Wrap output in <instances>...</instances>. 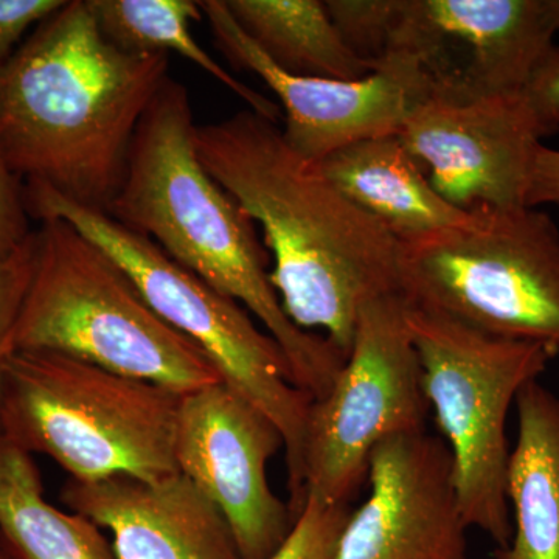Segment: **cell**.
<instances>
[{
	"mask_svg": "<svg viewBox=\"0 0 559 559\" xmlns=\"http://www.w3.org/2000/svg\"><path fill=\"white\" fill-rule=\"evenodd\" d=\"M194 148L263 230L271 283L288 318L322 330L347 355L360 307L403 294L400 241L290 148L278 121L246 109L197 124Z\"/></svg>",
	"mask_w": 559,
	"mask_h": 559,
	"instance_id": "cell-1",
	"label": "cell"
},
{
	"mask_svg": "<svg viewBox=\"0 0 559 559\" xmlns=\"http://www.w3.org/2000/svg\"><path fill=\"white\" fill-rule=\"evenodd\" d=\"M170 55L128 53L69 0L0 66V156L22 182L108 213Z\"/></svg>",
	"mask_w": 559,
	"mask_h": 559,
	"instance_id": "cell-2",
	"label": "cell"
},
{
	"mask_svg": "<svg viewBox=\"0 0 559 559\" xmlns=\"http://www.w3.org/2000/svg\"><path fill=\"white\" fill-rule=\"evenodd\" d=\"M194 130L189 91L168 76L140 121L108 215L252 312L285 353L294 384L322 399L347 355L283 310L255 223L201 164Z\"/></svg>",
	"mask_w": 559,
	"mask_h": 559,
	"instance_id": "cell-3",
	"label": "cell"
},
{
	"mask_svg": "<svg viewBox=\"0 0 559 559\" xmlns=\"http://www.w3.org/2000/svg\"><path fill=\"white\" fill-rule=\"evenodd\" d=\"M33 235L13 352L61 353L179 395L223 382L204 349L160 319L90 238L62 219L40 221Z\"/></svg>",
	"mask_w": 559,
	"mask_h": 559,
	"instance_id": "cell-4",
	"label": "cell"
},
{
	"mask_svg": "<svg viewBox=\"0 0 559 559\" xmlns=\"http://www.w3.org/2000/svg\"><path fill=\"white\" fill-rule=\"evenodd\" d=\"M182 395L61 353L14 352L7 364L0 437L53 459L70 479L179 474Z\"/></svg>",
	"mask_w": 559,
	"mask_h": 559,
	"instance_id": "cell-5",
	"label": "cell"
},
{
	"mask_svg": "<svg viewBox=\"0 0 559 559\" xmlns=\"http://www.w3.org/2000/svg\"><path fill=\"white\" fill-rule=\"evenodd\" d=\"M24 197L31 218L66 221L105 250L160 319L204 349L224 384L277 426L288 471L289 509L299 518L305 506V429L312 400L294 384L277 342L260 331L240 304L108 213L66 200L40 182H24Z\"/></svg>",
	"mask_w": 559,
	"mask_h": 559,
	"instance_id": "cell-6",
	"label": "cell"
},
{
	"mask_svg": "<svg viewBox=\"0 0 559 559\" xmlns=\"http://www.w3.org/2000/svg\"><path fill=\"white\" fill-rule=\"evenodd\" d=\"M400 245L411 305L559 355V229L546 212L476 210L468 226Z\"/></svg>",
	"mask_w": 559,
	"mask_h": 559,
	"instance_id": "cell-7",
	"label": "cell"
},
{
	"mask_svg": "<svg viewBox=\"0 0 559 559\" xmlns=\"http://www.w3.org/2000/svg\"><path fill=\"white\" fill-rule=\"evenodd\" d=\"M407 326L423 370V390L450 448L460 511L469 528L509 546L507 418L518 393L558 356L533 342L489 336L407 301Z\"/></svg>",
	"mask_w": 559,
	"mask_h": 559,
	"instance_id": "cell-8",
	"label": "cell"
},
{
	"mask_svg": "<svg viewBox=\"0 0 559 559\" xmlns=\"http://www.w3.org/2000/svg\"><path fill=\"white\" fill-rule=\"evenodd\" d=\"M406 311L403 294L360 307L344 367L308 412L305 500L349 506L381 441L426 432L430 407Z\"/></svg>",
	"mask_w": 559,
	"mask_h": 559,
	"instance_id": "cell-9",
	"label": "cell"
},
{
	"mask_svg": "<svg viewBox=\"0 0 559 559\" xmlns=\"http://www.w3.org/2000/svg\"><path fill=\"white\" fill-rule=\"evenodd\" d=\"M557 33L559 0H392L384 60L409 61L429 100L469 103L524 91Z\"/></svg>",
	"mask_w": 559,
	"mask_h": 559,
	"instance_id": "cell-10",
	"label": "cell"
},
{
	"mask_svg": "<svg viewBox=\"0 0 559 559\" xmlns=\"http://www.w3.org/2000/svg\"><path fill=\"white\" fill-rule=\"evenodd\" d=\"M282 448L277 426L224 382L182 395L179 473L218 507L241 559H271L296 525L288 502L267 480V463Z\"/></svg>",
	"mask_w": 559,
	"mask_h": 559,
	"instance_id": "cell-11",
	"label": "cell"
},
{
	"mask_svg": "<svg viewBox=\"0 0 559 559\" xmlns=\"http://www.w3.org/2000/svg\"><path fill=\"white\" fill-rule=\"evenodd\" d=\"M216 47L231 66L255 73L285 110L283 135L304 159L318 162L349 143L399 134L428 87L418 70L401 58H385L362 80L294 76L272 64L238 27L224 0H200Z\"/></svg>",
	"mask_w": 559,
	"mask_h": 559,
	"instance_id": "cell-12",
	"label": "cell"
},
{
	"mask_svg": "<svg viewBox=\"0 0 559 559\" xmlns=\"http://www.w3.org/2000/svg\"><path fill=\"white\" fill-rule=\"evenodd\" d=\"M399 135L437 193L455 207L525 205L543 132L522 92L469 103H421Z\"/></svg>",
	"mask_w": 559,
	"mask_h": 559,
	"instance_id": "cell-13",
	"label": "cell"
},
{
	"mask_svg": "<svg viewBox=\"0 0 559 559\" xmlns=\"http://www.w3.org/2000/svg\"><path fill=\"white\" fill-rule=\"evenodd\" d=\"M450 448L440 437L404 433L369 460L370 492L352 510L336 559H466Z\"/></svg>",
	"mask_w": 559,
	"mask_h": 559,
	"instance_id": "cell-14",
	"label": "cell"
},
{
	"mask_svg": "<svg viewBox=\"0 0 559 559\" xmlns=\"http://www.w3.org/2000/svg\"><path fill=\"white\" fill-rule=\"evenodd\" d=\"M61 499L112 533L117 559H241L224 514L180 473L159 481L70 479Z\"/></svg>",
	"mask_w": 559,
	"mask_h": 559,
	"instance_id": "cell-15",
	"label": "cell"
},
{
	"mask_svg": "<svg viewBox=\"0 0 559 559\" xmlns=\"http://www.w3.org/2000/svg\"><path fill=\"white\" fill-rule=\"evenodd\" d=\"M314 164L400 242L459 229L476 219V212L455 207L437 193L399 134L349 143Z\"/></svg>",
	"mask_w": 559,
	"mask_h": 559,
	"instance_id": "cell-16",
	"label": "cell"
},
{
	"mask_svg": "<svg viewBox=\"0 0 559 559\" xmlns=\"http://www.w3.org/2000/svg\"><path fill=\"white\" fill-rule=\"evenodd\" d=\"M518 440L510 452L509 546L495 559H559V396L530 381L518 393Z\"/></svg>",
	"mask_w": 559,
	"mask_h": 559,
	"instance_id": "cell-17",
	"label": "cell"
},
{
	"mask_svg": "<svg viewBox=\"0 0 559 559\" xmlns=\"http://www.w3.org/2000/svg\"><path fill=\"white\" fill-rule=\"evenodd\" d=\"M238 27L283 72L356 81L373 68L360 60L322 0H224Z\"/></svg>",
	"mask_w": 559,
	"mask_h": 559,
	"instance_id": "cell-18",
	"label": "cell"
},
{
	"mask_svg": "<svg viewBox=\"0 0 559 559\" xmlns=\"http://www.w3.org/2000/svg\"><path fill=\"white\" fill-rule=\"evenodd\" d=\"M0 538L16 559H117L94 522L47 502L32 455L2 437Z\"/></svg>",
	"mask_w": 559,
	"mask_h": 559,
	"instance_id": "cell-19",
	"label": "cell"
},
{
	"mask_svg": "<svg viewBox=\"0 0 559 559\" xmlns=\"http://www.w3.org/2000/svg\"><path fill=\"white\" fill-rule=\"evenodd\" d=\"M106 39L138 55L178 53L234 92L249 109L277 121L271 98L241 83L202 49L191 35V22L204 20L200 0H87Z\"/></svg>",
	"mask_w": 559,
	"mask_h": 559,
	"instance_id": "cell-20",
	"label": "cell"
},
{
	"mask_svg": "<svg viewBox=\"0 0 559 559\" xmlns=\"http://www.w3.org/2000/svg\"><path fill=\"white\" fill-rule=\"evenodd\" d=\"M325 5L349 49L377 69L388 50L392 0H325Z\"/></svg>",
	"mask_w": 559,
	"mask_h": 559,
	"instance_id": "cell-21",
	"label": "cell"
},
{
	"mask_svg": "<svg viewBox=\"0 0 559 559\" xmlns=\"http://www.w3.org/2000/svg\"><path fill=\"white\" fill-rule=\"evenodd\" d=\"M349 514V506H323L308 498L289 538L271 559H336Z\"/></svg>",
	"mask_w": 559,
	"mask_h": 559,
	"instance_id": "cell-22",
	"label": "cell"
},
{
	"mask_svg": "<svg viewBox=\"0 0 559 559\" xmlns=\"http://www.w3.org/2000/svg\"><path fill=\"white\" fill-rule=\"evenodd\" d=\"M35 230L11 255L0 259V412L7 364L13 355V334L22 301L27 293L35 257Z\"/></svg>",
	"mask_w": 559,
	"mask_h": 559,
	"instance_id": "cell-23",
	"label": "cell"
},
{
	"mask_svg": "<svg viewBox=\"0 0 559 559\" xmlns=\"http://www.w3.org/2000/svg\"><path fill=\"white\" fill-rule=\"evenodd\" d=\"M32 231L24 182L10 171L0 156V259L20 249Z\"/></svg>",
	"mask_w": 559,
	"mask_h": 559,
	"instance_id": "cell-24",
	"label": "cell"
},
{
	"mask_svg": "<svg viewBox=\"0 0 559 559\" xmlns=\"http://www.w3.org/2000/svg\"><path fill=\"white\" fill-rule=\"evenodd\" d=\"M66 0H0V66L20 49L25 33L57 13Z\"/></svg>",
	"mask_w": 559,
	"mask_h": 559,
	"instance_id": "cell-25",
	"label": "cell"
},
{
	"mask_svg": "<svg viewBox=\"0 0 559 559\" xmlns=\"http://www.w3.org/2000/svg\"><path fill=\"white\" fill-rule=\"evenodd\" d=\"M525 100H527L543 138L559 130V47L547 53L540 61L528 83L525 84Z\"/></svg>",
	"mask_w": 559,
	"mask_h": 559,
	"instance_id": "cell-26",
	"label": "cell"
},
{
	"mask_svg": "<svg viewBox=\"0 0 559 559\" xmlns=\"http://www.w3.org/2000/svg\"><path fill=\"white\" fill-rule=\"evenodd\" d=\"M527 207L559 205V150L540 145L533 159L527 198Z\"/></svg>",
	"mask_w": 559,
	"mask_h": 559,
	"instance_id": "cell-27",
	"label": "cell"
},
{
	"mask_svg": "<svg viewBox=\"0 0 559 559\" xmlns=\"http://www.w3.org/2000/svg\"><path fill=\"white\" fill-rule=\"evenodd\" d=\"M0 559H16L14 558V555L11 554V551L7 549L5 546H3L2 543H0Z\"/></svg>",
	"mask_w": 559,
	"mask_h": 559,
	"instance_id": "cell-28",
	"label": "cell"
}]
</instances>
